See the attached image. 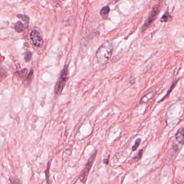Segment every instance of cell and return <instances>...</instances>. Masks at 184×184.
I'll return each instance as SVG.
<instances>
[{"label": "cell", "instance_id": "cell-19", "mask_svg": "<svg viewBox=\"0 0 184 184\" xmlns=\"http://www.w3.org/2000/svg\"><path fill=\"white\" fill-rule=\"evenodd\" d=\"M63 1H65V0H63Z\"/></svg>", "mask_w": 184, "mask_h": 184}, {"label": "cell", "instance_id": "cell-4", "mask_svg": "<svg viewBox=\"0 0 184 184\" xmlns=\"http://www.w3.org/2000/svg\"><path fill=\"white\" fill-rule=\"evenodd\" d=\"M159 11H160V9H159L158 5H156L154 7H153V8L152 9V11H151L147 20L145 21L144 24L142 26L141 29H140V31L142 33L145 31V30L149 27V26L152 24V23L156 20L157 16L158 15Z\"/></svg>", "mask_w": 184, "mask_h": 184}, {"label": "cell", "instance_id": "cell-9", "mask_svg": "<svg viewBox=\"0 0 184 184\" xmlns=\"http://www.w3.org/2000/svg\"><path fill=\"white\" fill-rule=\"evenodd\" d=\"M155 94H156V93L153 91H152V92H150L146 94V95H145L143 97V98L140 100V103L142 104V103H147L149 100L152 99L153 97L155 96Z\"/></svg>", "mask_w": 184, "mask_h": 184}, {"label": "cell", "instance_id": "cell-10", "mask_svg": "<svg viewBox=\"0 0 184 184\" xmlns=\"http://www.w3.org/2000/svg\"><path fill=\"white\" fill-rule=\"evenodd\" d=\"M110 12V8L108 6L103 7L100 11V15L104 20H106L108 18V15Z\"/></svg>", "mask_w": 184, "mask_h": 184}, {"label": "cell", "instance_id": "cell-15", "mask_svg": "<svg viewBox=\"0 0 184 184\" xmlns=\"http://www.w3.org/2000/svg\"><path fill=\"white\" fill-rule=\"evenodd\" d=\"M51 164V163L50 162H49L48 165L47 166V168L45 171V176H46V179H47V183H49V168H50V166Z\"/></svg>", "mask_w": 184, "mask_h": 184}, {"label": "cell", "instance_id": "cell-12", "mask_svg": "<svg viewBox=\"0 0 184 184\" xmlns=\"http://www.w3.org/2000/svg\"><path fill=\"white\" fill-rule=\"evenodd\" d=\"M33 78V70H31V71L29 72V74H28V76L27 77L26 79L24 80L25 82H26V84H29L31 83L32 79Z\"/></svg>", "mask_w": 184, "mask_h": 184}, {"label": "cell", "instance_id": "cell-13", "mask_svg": "<svg viewBox=\"0 0 184 184\" xmlns=\"http://www.w3.org/2000/svg\"><path fill=\"white\" fill-rule=\"evenodd\" d=\"M17 17L19 18L21 20H22L23 21H24L26 23L29 24V18L28 16H27L26 15L18 14L17 15Z\"/></svg>", "mask_w": 184, "mask_h": 184}, {"label": "cell", "instance_id": "cell-17", "mask_svg": "<svg viewBox=\"0 0 184 184\" xmlns=\"http://www.w3.org/2000/svg\"><path fill=\"white\" fill-rule=\"evenodd\" d=\"M143 150H141L139 152V153L138 154V155L136 156V157L134 158L137 160H138L140 159L141 158L142 156V153H143Z\"/></svg>", "mask_w": 184, "mask_h": 184}, {"label": "cell", "instance_id": "cell-5", "mask_svg": "<svg viewBox=\"0 0 184 184\" xmlns=\"http://www.w3.org/2000/svg\"><path fill=\"white\" fill-rule=\"evenodd\" d=\"M30 37L35 46L39 48L42 46L43 40L38 31L36 30H33L30 34Z\"/></svg>", "mask_w": 184, "mask_h": 184}, {"label": "cell", "instance_id": "cell-7", "mask_svg": "<svg viewBox=\"0 0 184 184\" xmlns=\"http://www.w3.org/2000/svg\"><path fill=\"white\" fill-rule=\"evenodd\" d=\"M177 141L181 144H184V128H181L178 130L176 134Z\"/></svg>", "mask_w": 184, "mask_h": 184}, {"label": "cell", "instance_id": "cell-14", "mask_svg": "<svg viewBox=\"0 0 184 184\" xmlns=\"http://www.w3.org/2000/svg\"><path fill=\"white\" fill-rule=\"evenodd\" d=\"M32 58V53L30 51H27L24 56V60L26 62H28L30 61Z\"/></svg>", "mask_w": 184, "mask_h": 184}, {"label": "cell", "instance_id": "cell-6", "mask_svg": "<svg viewBox=\"0 0 184 184\" xmlns=\"http://www.w3.org/2000/svg\"><path fill=\"white\" fill-rule=\"evenodd\" d=\"M28 23H23L22 22L18 21L15 24V29L17 33H21L24 31L26 29H27L28 27Z\"/></svg>", "mask_w": 184, "mask_h": 184}, {"label": "cell", "instance_id": "cell-8", "mask_svg": "<svg viewBox=\"0 0 184 184\" xmlns=\"http://www.w3.org/2000/svg\"><path fill=\"white\" fill-rule=\"evenodd\" d=\"M160 21L161 22H168L172 21V16L170 14L168 10L165 12L164 15L160 18Z\"/></svg>", "mask_w": 184, "mask_h": 184}, {"label": "cell", "instance_id": "cell-11", "mask_svg": "<svg viewBox=\"0 0 184 184\" xmlns=\"http://www.w3.org/2000/svg\"><path fill=\"white\" fill-rule=\"evenodd\" d=\"M28 73L27 69H24L20 71H17L15 72V75H17V77L20 78V79H23L27 78V74Z\"/></svg>", "mask_w": 184, "mask_h": 184}, {"label": "cell", "instance_id": "cell-16", "mask_svg": "<svg viewBox=\"0 0 184 184\" xmlns=\"http://www.w3.org/2000/svg\"><path fill=\"white\" fill-rule=\"evenodd\" d=\"M140 141H141L140 139H138L136 140V142H135V143H134V145H133V147H132V150L135 151L136 149L138 148V146H139V144H140Z\"/></svg>", "mask_w": 184, "mask_h": 184}, {"label": "cell", "instance_id": "cell-1", "mask_svg": "<svg viewBox=\"0 0 184 184\" xmlns=\"http://www.w3.org/2000/svg\"><path fill=\"white\" fill-rule=\"evenodd\" d=\"M113 50L112 43L105 42L103 43L98 49L96 52V58L98 62L103 64L110 59Z\"/></svg>", "mask_w": 184, "mask_h": 184}, {"label": "cell", "instance_id": "cell-18", "mask_svg": "<svg viewBox=\"0 0 184 184\" xmlns=\"http://www.w3.org/2000/svg\"><path fill=\"white\" fill-rule=\"evenodd\" d=\"M104 163L105 164H108V159H104Z\"/></svg>", "mask_w": 184, "mask_h": 184}, {"label": "cell", "instance_id": "cell-2", "mask_svg": "<svg viewBox=\"0 0 184 184\" xmlns=\"http://www.w3.org/2000/svg\"><path fill=\"white\" fill-rule=\"evenodd\" d=\"M68 65H65L55 85V93L56 95L61 94L68 79Z\"/></svg>", "mask_w": 184, "mask_h": 184}, {"label": "cell", "instance_id": "cell-3", "mask_svg": "<svg viewBox=\"0 0 184 184\" xmlns=\"http://www.w3.org/2000/svg\"><path fill=\"white\" fill-rule=\"evenodd\" d=\"M97 151H95L92 156H91L90 158L88 160L87 164L85 165L84 168L82 170V173L80 174L79 177V180L81 182H82V183H85L87 178H88V174L90 172V170L91 168V167L92 166V165L94 164V161L96 159V157L97 155Z\"/></svg>", "mask_w": 184, "mask_h": 184}]
</instances>
